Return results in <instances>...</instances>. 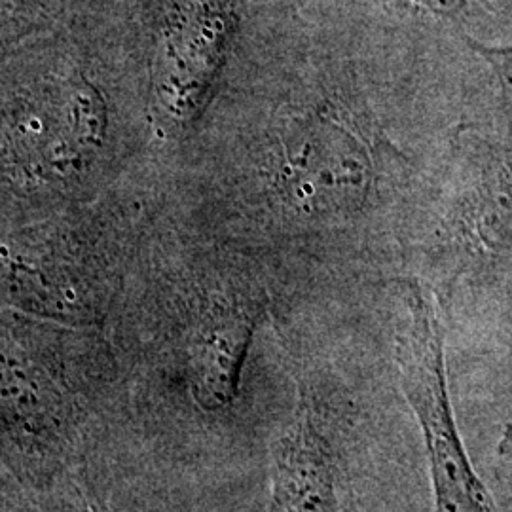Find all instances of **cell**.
<instances>
[{"label":"cell","instance_id":"cell-7","mask_svg":"<svg viewBox=\"0 0 512 512\" xmlns=\"http://www.w3.org/2000/svg\"><path fill=\"white\" fill-rule=\"evenodd\" d=\"M478 52L488 57L495 65V69H499V73L503 74L509 82H512V46L505 48H482L478 46Z\"/></svg>","mask_w":512,"mask_h":512},{"label":"cell","instance_id":"cell-3","mask_svg":"<svg viewBox=\"0 0 512 512\" xmlns=\"http://www.w3.org/2000/svg\"><path fill=\"white\" fill-rule=\"evenodd\" d=\"M370 175L366 148L340 122L321 116L287 143L277 179L285 198L310 215H330L363 200Z\"/></svg>","mask_w":512,"mask_h":512},{"label":"cell","instance_id":"cell-5","mask_svg":"<svg viewBox=\"0 0 512 512\" xmlns=\"http://www.w3.org/2000/svg\"><path fill=\"white\" fill-rule=\"evenodd\" d=\"M467 228L484 249L512 255V150L484 169L469 198Z\"/></svg>","mask_w":512,"mask_h":512},{"label":"cell","instance_id":"cell-6","mask_svg":"<svg viewBox=\"0 0 512 512\" xmlns=\"http://www.w3.org/2000/svg\"><path fill=\"white\" fill-rule=\"evenodd\" d=\"M249 329L228 325L203 338L194 361V395L207 410H219L238 393L239 370Z\"/></svg>","mask_w":512,"mask_h":512},{"label":"cell","instance_id":"cell-1","mask_svg":"<svg viewBox=\"0 0 512 512\" xmlns=\"http://www.w3.org/2000/svg\"><path fill=\"white\" fill-rule=\"evenodd\" d=\"M410 321L401 344L404 393L427 446L435 512H497L463 448L446 385L442 329L431 298L412 287Z\"/></svg>","mask_w":512,"mask_h":512},{"label":"cell","instance_id":"cell-4","mask_svg":"<svg viewBox=\"0 0 512 512\" xmlns=\"http://www.w3.org/2000/svg\"><path fill=\"white\" fill-rule=\"evenodd\" d=\"M272 480L274 512H338L329 442L310 414L298 416L279 440Z\"/></svg>","mask_w":512,"mask_h":512},{"label":"cell","instance_id":"cell-8","mask_svg":"<svg viewBox=\"0 0 512 512\" xmlns=\"http://www.w3.org/2000/svg\"><path fill=\"white\" fill-rule=\"evenodd\" d=\"M416 2H420L425 8L437 14H454L463 4V0H416Z\"/></svg>","mask_w":512,"mask_h":512},{"label":"cell","instance_id":"cell-2","mask_svg":"<svg viewBox=\"0 0 512 512\" xmlns=\"http://www.w3.org/2000/svg\"><path fill=\"white\" fill-rule=\"evenodd\" d=\"M99 114L82 82H29L0 109V162L18 183L67 175L97 141Z\"/></svg>","mask_w":512,"mask_h":512}]
</instances>
